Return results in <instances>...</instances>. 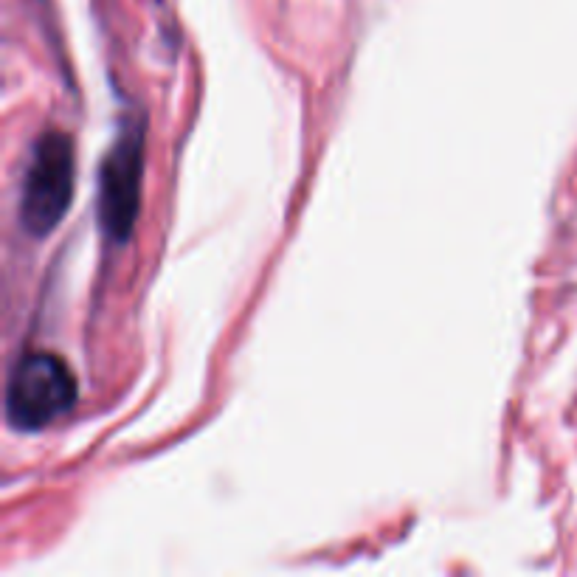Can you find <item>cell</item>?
<instances>
[{
  "instance_id": "6da1fadb",
  "label": "cell",
  "mask_w": 577,
  "mask_h": 577,
  "mask_svg": "<svg viewBox=\"0 0 577 577\" xmlns=\"http://www.w3.org/2000/svg\"><path fill=\"white\" fill-rule=\"evenodd\" d=\"M76 186V155L71 138L46 130L34 141L20 186V226L31 237H48L71 209Z\"/></svg>"
},
{
  "instance_id": "7a4b0ae2",
  "label": "cell",
  "mask_w": 577,
  "mask_h": 577,
  "mask_svg": "<svg viewBox=\"0 0 577 577\" xmlns=\"http://www.w3.org/2000/svg\"><path fill=\"white\" fill-rule=\"evenodd\" d=\"M76 378L54 352H26L6 380V420L15 431H40L74 409Z\"/></svg>"
},
{
  "instance_id": "3957f363",
  "label": "cell",
  "mask_w": 577,
  "mask_h": 577,
  "mask_svg": "<svg viewBox=\"0 0 577 577\" xmlns=\"http://www.w3.org/2000/svg\"><path fill=\"white\" fill-rule=\"evenodd\" d=\"M144 183V127L124 124L110 144L99 172V226L107 240L127 243L141 209Z\"/></svg>"
}]
</instances>
